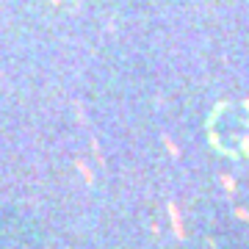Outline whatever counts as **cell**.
I'll return each instance as SVG.
<instances>
[{
	"label": "cell",
	"mask_w": 249,
	"mask_h": 249,
	"mask_svg": "<svg viewBox=\"0 0 249 249\" xmlns=\"http://www.w3.org/2000/svg\"><path fill=\"white\" fill-rule=\"evenodd\" d=\"M166 211H169L172 232H175L178 238H186V230H183V222H180V211H178V205H175V202H169V205H166Z\"/></svg>",
	"instance_id": "1"
},
{
	"label": "cell",
	"mask_w": 249,
	"mask_h": 249,
	"mask_svg": "<svg viewBox=\"0 0 249 249\" xmlns=\"http://www.w3.org/2000/svg\"><path fill=\"white\" fill-rule=\"evenodd\" d=\"M219 180H222L224 186H227V191H235V180H230V178H227V175H222V178H219Z\"/></svg>",
	"instance_id": "3"
},
{
	"label": "cell",
	"mask_w": 249,
	"mask_h": 249,
	"mask_svg": "<svg viewBox=\"0 0 249 249\" xmlns=\"http://www.w3.org/2000/svg\"><path fill=\"white\" fill-rule=\"evenodd\" d=\"M163 144H166V150H169L172 155L178 158V147H175V142H172V139H166V136H163Z\"/></svg>",
	"instance_id": "2"
}]
</instances>
